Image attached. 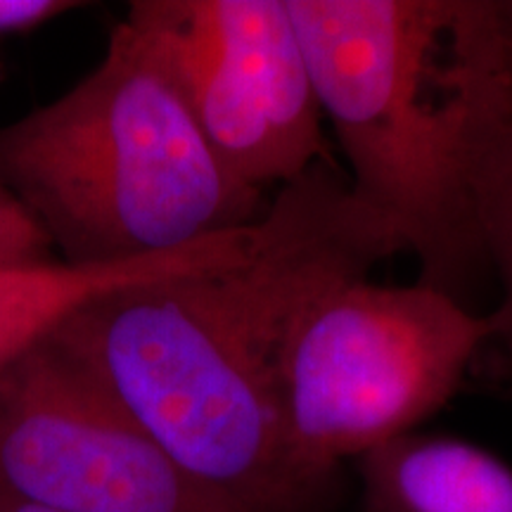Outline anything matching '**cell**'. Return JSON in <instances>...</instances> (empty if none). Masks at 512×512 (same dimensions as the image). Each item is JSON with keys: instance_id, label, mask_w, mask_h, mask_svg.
I'll return each mask as SVG.
<instances>
[{"instance_id": "1", "label": "cell", "mask_w": 512, "mask_h": 512, "mask_svg": "<svg viewBox=\"0 0 512 512\" xmlns=\"http://www.w3.org/2000/svg\"><path fill=\"white\" fill-rule=\"evenodd\" d=\"M399 252L396 230L320 162L214 261L107 294L53 339L214 494L247 512H325L339 489L294 458L287 363L325 294Z\"/></svg>"}, {"instance_id": "2", "label": "cell", "mask_w": 512, "mask_h": 512, "mask_svg": "<svg viewBox=\"0 0 512 512\" xmlns=\"http://www.w3.org/2000/svg\"><path fill=\"white\" fill-rule=\"evenodd\" d=\"M358 202L420 283L453 297L486 268L479 176L512 124L501 0H285Z\"/></svg>"}, {"instance_id": "3", "label": "cell", "mask_w": 512, "mask_h": 512, "mask_svg": "<svg viewBox=\"0 0 512 512\" xmlns=\"http://www.w3.org/2000/svg\"><path fill=\"white\" fill-rule=\"evenodd\" d=\"M0 181L60 259L86 266L171 254L249 226L271 202L230 174L128 17L91 72L0 126Z\"/></svg>"}, {"instance_id": "4", "label": "cell", "mask_w": 512, "mask_h": 512, "mask_svg": "<svg viewBox=\"0 0 512 512\" xmlns=\"http://www.w3.org/2000/svg\"><path fill=\"white\" fill-rule=\"evenodd\" d=\"M491 339L489 313L420 280L337 285L306 316L287 363L285 420L299 467L339 489L344 460L418 432Z\"/></svg>"}, {"instance_id": "5", "label": "cell", "mask_w": 512, "mask_h": 512, "mask_svg": "<svg viewBox=\"0 0 512 512\" xmlns=\"http://www.w3.org/2000/svg\"><path fill=\"white\" fill-rule=\"evenodd\" d=\"M209 145L249 188L280 190L332 162L323 110L285 0H138Z\"/></svg>"}, {"instance_id": "6", "label": "cell", "mask_w": 512, "mask_h": 512, "mask_svg": "<svg viewBox=\"0 0 512 512\" xmlns=\"http://www.w3.org/2000/svg\"><path fill=\"white\" fill-rule=\"evenodd\" d=\"M0 491L50 512H247L190 477L53 337L0 370Z\"/></svg>"}, {"instance_id": "7", "label": "cell", "mask_w": 512, "mask_h": 512, "mask_svg": "<svg viewBox=\"0 0 512 512\" xmlns=\"http://www.w3.org/2000/svg\"><path fill=\"white\" fill-rule=\"evenodd\" d=\"M245 228V226H242ZM242 228L214 235L171 254L128 264L86 266L64 259L0 266V370L29 354L83 306L126 287L155 283L202 268L233 245Z\"/></svg>"}, {"instance_id": "8", "label": "cell", "mask_w": 512, "mask_h": 512, "mask_svg": "<svg viewBox=\"0 0 512 512\" xmlns=\"http://www.w3.org/2000/svg\"><path fill=\"white\" fill-rule=\"evenodd\" d=\"M356 463L361 512H512V467L472 441L413 432Z\"/></svg>"}, {"instance_id": "9", "label": "cell", "mask_w": 512, "mask_h": 512, "mask_svg": "<svg viewBox=\"0 0 512 512\" xmlns=\"http://www.w3.org/2000/svg\"><path fill=\"white\" fill-rule=\"evenodd\" d=\"M477 223L486 268L498 280L501 299L489 313L494 342L512 363V124L496 140L477 188Z\"/></svg>"}, {"instance_id": "10", "label": "cell", "mask_w": 512, "mask_h": 512, "mask_svg": "<svg viewBox=\"0 0 512 512\" xmlns=\"http://www.w3.org/2000/svg\"><path fill=\"white\" fill-rule=\"evenodd\" d=\"M48 235L27 207L0 181V266L55 259ZM60 259V256H57Z\"/></svg>"}, {"instance_id": "11", "label": "cell", "mask_w": 512, "mask_h": 512, "mask_svg": "<svg viewBox=\"0 0 512 512\" xmlns=\"http://www.w3.org/2000/svg\"><path fill=\"white\" fill-rule=\"evenodd\" d=\"M79 8H86V3H76V0H0V36L38 29Z\"/></svg>"}, {"instance_id": "12", "label": "cell", "mask_w": 512, "mask_h": 512, "mask_svg": "<svg viewBox=\"0 0 512 512\" xmlns=\"http://www.w3.org/2000/svg\"><path fill=\"white\" fill-rule=\"evenodd\" d=\"M0 512H50V510L36 508V505H29L24 501H17V498H12L0 491Z\"/></svg>"}, {"instance_id": "13", "label": "cell", "mask_w": 512, "mask_h": 512, "mask_svg": "<svg viewBox=\"0 0 512 512\" xmlns=\"http://www.w3.org/2000/svg\"><path fill=\"white\" fill-rule=\"evenodd\" d=\"M501 8H503V17H505V27H508V34L512 41V0H501Z\"/></svg>"}]
</instances>
